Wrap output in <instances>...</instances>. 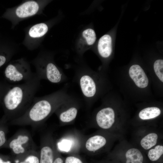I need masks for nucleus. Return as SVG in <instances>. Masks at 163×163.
<instances>
[{
	"instance_id": "b1692460",
	"label": "nucleus",
	"mask_w": 163,
	"mask_h": 163,
	"mask_svg": "<svg viewBox=\"0 0 163 163\" xmlns=\"http://www.w3.org/2000/svg\"><path fill=\"white\" fill-rule=\"evenodd\" d=\"M65 163H83L78 158L72 156L67 157L65 160Z\"/></svg>"
},
{
	"instance_id": "9d476101",
	"label": "nucleus",
	"mask_w": 163,
	"mask_h": 163,
	"mask_svg": "<svg viewBox=\"0 0 163 163\" xmlns=\"http://www.w3.org/2000/svg\"><path fill=\"white\" fill-rule=\"evenodd\" d=\"M115 113L113 109L110 107L102 109L97 113V123L101 128L105 129L110 128L115 121Z\"/></svg>"
},
{
	"instance_id": "2eb2a0df",
	"label": "nucleus",
	"mask_w": 163,
	"mask_h": 163,
	"mask_svg": "<svg viewBox=\"0 0 163 163\" xmlns=\"http://www.w3.org/2000/svg\"><path fill=\"white\" fill-rule=\"evenodd\" d=\"M18 157L20 158L21 160L18 158H16L14 163H40L39 152L37 150L30 151Z\"/></svg>"
},
{
	"instance_id": "4468645a",
	"label": "nucleus",
	"mask_w": 163,
	"mask_h": 163,
	"mask_svg": "<svg viewBox=\"0 0 163 163\" xmlns=\"http://www.w3.org/2000/svg\"><path fill=\"white\" fill-rule=\"evenodd\" d=\"M106 140L103 136L95 135L89 138L86 141L85 147L90 152H94L98 150L106 144Z\"/></svg>"
},
{
	"instance_id": "20e7f679",
	"label": "nucleus",
	"mask_w": 163,
	"mask_h": 163,
	"mask_svg": "<svg viewBox=\"0 0 163 163\" xmlns=\"http://www.w3.org/2000/svg\"><path fill=\"white\" fill-rule=\"evenodd\" d=\"M74 79L78 85L86 103L89 105L97 92L94 74L88 66H81L76 69Z\"/></svg>"
},
{
	"instance_id": "7ed1b4c3",
	"label": "nucleus",
	"mask_w": 163,
	"mask_h": 163,
	"mask_svg": "<svg viewBox=\"0 0 163 163\" xmlns=\"http://www.w3.org/2000/svg\"><path fill=\"white\" fill-rule=\"evenodd\" d=\"M50 56H46L36 61L37 76L41 80H47L54 84H60L67 80V76L55 63Z\"/></svg>"
},
{
	"instance_id": "393cba45",
	"label": "nucleus",
	"mask_w": 163,
	"mask_h": 163,
	"mask_svg": "<svg viewBox=\"0 0 163 163\" xmlns=\"http://www.w3.org/2000/svg\"><path fill=\"white\" fill-rule=\"evenodd\" d=\"M0 163H12L11 161L6 156L0 155Z\"/></svg>"
},
{
	"instance_id": "a878e982",
	"label": "nucleus",
	"mask_w": 163,
	"mask_h": 163,
	"mask_svg": "<svg viewBox=\"0 0 163 163\" xmlns=\"http://www.w3.org/2000/svg\"><path fill=\"white\" fill-rule=\"evenodd\" d=\"M8 59V57L4 55L0 54V67L6 62Z\"/></svg>"
},
{
	"instance_id": "f03ea898",
	"label": "nucleus",
	"mask_w": 163,
	"mask_h": 163,
	"mask_svg": "<svg viewBox=\"0 0 163 163\" xmlns=\"http://www.w3.org/2000/svg\"><path fill=\"white\" fill-rule=\"evenodd\" d=\"M37 76L21 84L10 85L3 95L0 104L8 122L23 115L31 105L40 85Z\"/></svg>"
},
{
	"instance_id": "0eeeda50",
	"label": "nucleus",
	"mask_w": 163,
	"mask_h": 163,
	"mask_svg": "<svg viewBox=\"0 0 163 163\" xmlns=\"http://www.w3.org/2000/svg\"><path fill=\"white\" fill-rule=\"evenodd\" d=\"M79 101L73 97L61 105L55 113L62 123H70L76 118L79 106Z\"/></svg>"
},
{
	"instance_id": "ddd939ff",
	"label": "nucleus",
	"mask_w": 163,
	"mask_h": 163,
	"mask_svg": "<svg viewBox=\"0 0 163 163\" xmlns=\"http://www.w3.org/2000/svg\"><path fill=\"white\" fill-rule=\"evenodd\" d=\"M97 49L101 57L104 59L109 57L112 52V39L111 36L108 34L102 36L98 40Z\"/></svg>"
},
{
	"instance_id": "423d86ee",
	"label": "nucleus",
	"mask_w": 163,
	"mask_h": 163,
	"mask_svg": "<svg viewBox=\"0 0 163 163\" xmlns=\"http://www.w3.org/2000/svg\"><path fill=\"white\" fill-rule=\"evenodd\" d=\"M29 64L24 59L14 61L9 64L4 71L5 79L11 83H17L28 81L35 76Z\"/></svg>"
},
{
	"instance_id": "aec40b11",
	"label": "nucleus",
	"mask_w": 163,
	"mask_h": 163,
	"mask_svg": "<svg viewBox=\"0 0 163 163\" xmlns=\"http://www.w3.org/2000/svg\"><path fill=\"white\" fill-rule=\"evenodd\" d=\"M158 138V135L155 133H150L142 139L141 145L144 149H149L156 145Z\"/></svg>"
},
{
	"instance_id": "4be33fe9",
	"label": "nucleus",
	"mask_w": 163,
	"mask_h": 163,
	"mask_svg": "<svg viewBox=\"0 0 163 163\" xmlns=\"http://www.w3.org/2000/svg\"><path fill=\"white\" fill-rule=\"evenodd\" d=\"M155 72L161 81L163 82V60L159 59L155 61L154 64Z\"/></svg>"
},
{
	"instance_id": "bb28decb",
	"label": "nucleus",
	"mask_w": 163,
	"mask_h": 163,
	"mask_svg": "<svg viewBox=\"0 0 163 163\" xmlns=\"http://www.w3.org/2000/svg\"><path fill=\"white\" fill-rule=\"evenodd\" d=\"M53 163H63V161L60 157H57L54 159Z\"/></svg>"
},
{
	"instance_id": "6e6552de",
	"label": "nucleus",
	"mask_w": 163,
	"mask_h": 163,
	"mask_svg": "<svg viewBox=\"0 0 163 163\" xmlns=\"http://www.w3.org/2000/svg\"><path fill=\"white\" fill-rule=\"evenodd\" d=\"M56 151L51 135L47 134L42 136L39 152L40 163H53Z\"/></svg>"
},
{
	"instance_id": "39448f33",
	"label": "nucleus",
	"mask_w": 163,
	"mask_h": 163,
	"mask_svg": "<svg viewBox=\"0 0 163 163\" xmlns=\"http://www.w3.org/2000/svg\"><path fill=\"white\" fill-rule=\"evenodd\" d=\"M4 148L9 149L13 154L17 156L37 150L30 133L24 129L18 131L8 139Z\"/></svg>"
},
{
	"instance_id": "6ab92c4d",
	"label": "nucleus",
	"mask_w": 163,
	"mask_h": 163,
	"mask_svg": "<svg viewBox=\"0 0 163 163\" xmlns=\"http://www.w3.org/2000/svg\"><path fill=\"white\" fill-rule=\"evenodd\" d=\"M160 110L156 107L145 108L141 110L139 114L140 118L142 120H147L155 118L160 115Z\"/></svg>"
},
{
	"instance_id": "9b49d317",
	"label": "nucleus",
	"mask_w": 163,
	"mask_h": 163,
	"mask_svg": "<svg viewBox=\"0 0 163 163\" xmlns=\"http://www.w3.org/2000/svg\"><path fill=\"white\" fill-rule=\"evenodd\" d=\"M129 74L136 85L141 88L146 87L148 84V79L144 71L138 65H133L129 70Z\"/></svg>"
},
{
	"instance_id": "a211bd4d",
	"label": "nucleus",
	"mask_w": 163,
	"mask_h": 163,
	"mask_svg": "<svg viewBox=\"0 0 163 163\" xmlns=\"http://www.w3.org/2000/svg\"><path fill=\"white\" fill-rule=\"evenodd\" d=\"M126 163H142L143 156L140 151L136 149H129L126 153Z\"/></svg>"
},
{
	"instance_id": "dca6fc26",
	"label": "nucleus",
	"mask_w": 163,
	"mask_h": 163,
	"mask_svg": "<svg viewBox=\"0 0 163 163\" xmlns=\"http://www.w3.org/2000/svg\"><path fill=\"white\" fill-rule=\"evenodd\" d=\"M48 27L44 23H40L35 24L29 30V34L31 37L39 38L44 35L47 32Z\"/></svg>"
},
{
	"instance_id": "f257e3e1",
	"label": "nucleus",
	"mask_w": 163,
	"mask_h": 163,
	"mask_svg": "<svg viewBox=\"0 0 163 163\" xmlns=\"http://www.w3.org/2000/svg\"><path fill=\"white\" fill-rule=\"evenodd\" d=\"M68 86L49 94L35 97L30 107L19 118L8 122V125L29 126L35 129L41 125L62 104L73 97L68 92Z\"/></svg>"
},
{
	"instance_id": "f8f14e48",
	"label": "nucleus",
	"mask_w": 163,
	"mask_h": 163,
	"mask_svg": "<svg viewBox=\"0 0 163 163\" xmlns=\"http://www.w3.org/2000/svg\"><path fill=\"white\" fill-rule=\"evenodd\" d=\"M39 6L34 1H29L18 6L16 10V15L20 18H25L35 14L38 11Z\"/></svg>"
},
{
	"instance_id": "1a4fd4ad",
	"label": "nucleus",
	"mask_w": 163,
	"mask_h": 163,
	"mask_svg": "<svg viewBox=\"0 0 163 163\" xmlns=\"http://www.w3.org/2000/svg\"><path fill=\"white\" fill-rule=\"evenodd\" d=\"M96 35L94 30L91 28H85L80 33L76 43V49L78 53L82 56L94 44Z\"/></svg>"
},
{
	"instance_id": "f3484780",
	"label": "nucleus",
	"mask_w": 163,
	"mask_h": 163,
	"mask_svg": "<svg viewBox=\"0 0 163 163\" xmlns=\"http://www.w3.org/2000/svg\"><path fill=\"white\" fill-rule=\"evenodd\" d=\"M8 122L4 115L0 118V149L4 148L7 140Z\"/></svg>"
},
{
	"instance_id": "5701e85b",
	"label": "nucleus",
	"mask_w": 163,
	"mask_h": 163,
	"mask_svg": "<svg viewBox=\"0 0 163 163\" xmlns=\"http://www.w3.org/2000/svg\"><path fill=\"white\" fill-rule=\"evenodd\" d=\"M10 85L6 83L0 82V105L1 100L3 94L6 90L9 87Z\"/></svg>"
},
{
	"instance_id": "412c9836",
	"label": "nucleus",
	"mask_w": 163,
	"mask_h": 163,
	"mask_svg": "<svg viewBox=\"0 0 163 163\" xmlns=\"http://www.w3.org/2000/svg\"><path fill=\"white\" fill-rule=\"evenodd\" d=\"M163 154V146L158 145L149 150L148 155L150 160L154 161L157 160Z\"/></svg>"
}]
</instances>
